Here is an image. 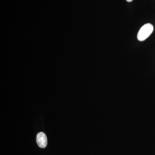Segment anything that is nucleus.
Listing matches in <instances>:
<instances>
[{"label":"nucleus","mask_w":155,"mask_h":155,"mask_svg":"<svg viewBox=\"0 0 155 155\" xmlns=\"http://www.w3.org/2000/svg\"><path fill=\"white\" fill-rule=\"evenodd\" d=\"M153 26L150 23H147L143 25L137 34V39L139 41L145 40L151 35L153 31Z\"/></svg>","instance_id":"f257e3e1"},{"label":"nucleus","mask_w":155,"mask_h":155,"mask_svg":"<svg viewBox=\"0 0 155 155\" xmlns=\"http://www.w3.org/2000/svg\"><path fill=\"white\" fill-rule=\"evenodd\" d=\"M36 142L39 147L44 148L48 144V140L45 134L40 132L36 136Z\"/></svg>","instance_id":"f03ea898"},{"label":"nucleus","mask_w":155,"mask_h":155,"mask_svg":"<svg viewBox=\"0 0 155 155\" xmlns=\"http://www.w3.org/2000/svg\"><path fill=\"white\" fill-rule=\"evenodd\" d=\"M127 2H132V1H133V0H126Z\"/></svg>","instance_id":"7ed1b4c3"}]
</instances>
